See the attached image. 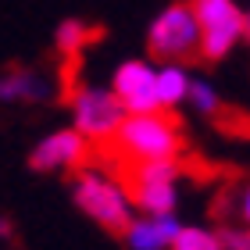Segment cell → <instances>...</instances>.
<instances>
[{
  "mask_svg": "<svg viewBox=\"0 0 250 250\" xmlns=\"http://www.w3.org/2000/svg\"><path fill=\"white\" fill-rule=\"evenodd\" d=\"M72 200L89 222H97L100 229H107V232H122L125 222L136 214L129 186L118 183L115 175H107L104 168H86V172H79L75 183H72Z\"/></svg>",
  "mask_w": 250,
  "mask_h": 250,
  "instance_id": "obj_1",
  "label": "cell"
},
{
  "mask_svg": "<svg viewBox=\"0 0 250 250\" xmlns=\"http://www.w3.org/2000/svg\"><path fill=\"white\" fill-rule=\"evenodd\" d=\"M111 140L118 143L125 157L136 165L143 161H172L183 150V132L165 111H146V115H125Z\"/></svg>",
  "mask_w": 250,
  "mask_h": 250,
  "instance_id": "obj_2",
  "label": "cell"
},
{
  "mask_svg": "<svg viewBox=\"0 0 250 250\" xmlns=\"http://www.w3.org/2000/svg\"><path fill=\"white\" fill-rule=\"evenodd\" d=\"M189 7L200 25L197 50L208 61H225L250 36V15L236 0H193Z\"/></svg>",
  "mask_w": 250,
  "mask_h": 250,
  "instance_id": "obj_3",
  "label": "cell"
},
{
  "mask_svg": "<svg viewBox=\"0 0 250 250\" xmlns=\"http://www.w3.org/2000/svg\"><path fill=\"white\" fill-rule=\"evenodd\" d=\"M179 157L172 161H143L136 165L129 197L140 214H175L179 208Z\"/></svg>",
  "mask_w": 250,
  "mask_h": 250,
  "instance_id": "obj_4",
  "label": "cell"
},
{
  "mask_svg": "<svg viewBox=\"0 0 250 250\" xmlns=\"http://www.w3.org/2000/svg\"><path fill=\"white\" fill-rule=\"evenodd\" d=\"M122 118H125V107L111 93V86H83L72 93V129L86 143L111 140Z\"/></svg>",
  "mask_w": 250,
  "mask_h": 250,
  "instance_id": "obj_5",
  "label": "cell"
},
{
  "mask_svg": "<svg viewBox=\"0 0 250 250\" xmlns=\"http://www.w3.org/2000/svg\"><path fill=\"white\" fill-rule=\"evenodd\" d=\"M197 43L200 25L189 4H168L146 29V47L161 61H186L189 54H197Z\"/></svg>",
  "mask_w": 250,
  "mask_h": 250,
  "instance_id": "obj_6",
  "label": "cell"
},
{
  "mask_svg": "<svg viewBox=\"0 0 250 250\" xmlns=\"http://www.w3.org/2000/svg\"><path fill=\"white\" fill-rule=\"evenodd\" d=\"M89 154V143L79 136L75 129H58V132H47L43 140L29 150V168L40 175L47 172H72V168H79L86 161Z\"/></svg>",
  "mask_w": 250,
  "mask_h": 250,
  "instance_id": "obj_7",
  "label": "cell"
},
{
  "mask_svg": "<svg viewBox=\"0 0 250 250\" xmlns=\"http://www.w3.org/2000/svg\"><path fill=\"white\" fill-rule=\"evenodd\" d=\"M111 93L118 97V104L125 107V115H146L157 111L154 97V64L150 61H122L111 75Z\"/></svg>",
  "mask_w": 250,
  "mask_h": 250,
  "instance_id": "obj_8",
  "label": "cell"
},
{
  "mask_svg": "<svg viewBox=\"0 0 250 250\" xmlns=\"http://www.w3.org/2000/svg\"><path fill=\"white\" fill-rule=\"evenodd\" d=\"M175 214H132L129 222H125V247L129 250H168L172 247V236L179 229Z\"/></svg>",
  "mask_w": 250,
  "mask_h": 250,
  "instance_id": "obj_9",
  "label": "cell"
},
{
  "mask_svg": "<svg viewBox=\"0 0 250 250\" xmlns=\"http://www.w3.org/2000/svg\"><path fill=\"white\" fill-rule=\"evenodd\" d=\"M54 97V79L36 68H15L0 75V104H43Z\"/></svg>",
  "mask_w": 250,
  "mask_h": 250,
  "instance_id": "obj_10",
  "label": "cell"
},
{
  "mask_svg": "<svg viewBox=\"0 0 250 250\" xmlns=\"http://www.w3.org/2000/svg\"><path fill=\"white\" fill-rule=\"evenodd\" d=\"M193 72L183 61H165L161 68H154V97L157 111H172L186 104V89H189Z\"/></svg>",
  "mask_w": 250,
  "mask_h": 250,
  "instance_id": "obj_11",
  "label": "cell"
},
{
  "mask_svg": "<svg viewBox=\"0 0 250 250\" xmlns=\"http://www.w3.org/2000/svg\"><path fill=\"white\" fill-rule=\"evenodd\" d=\"M168 250H222L218 229H211V225H179Z\"/></svg>",
  "mask_w": 250,
  "mask_h": 250,
  "instance_id": "obj_12",
  "label": "cell"
},
{
  "mask_svg": "<svg viewBox=\"0 0 250 250\" xmlns=\"http://www.w3.org/2000/svg\"><path fill=\"white\" fill-rule=\"evenodd\" d=\"M186 104L197 111V115L211 118V115H218L222 100H218V89H214L208 79H197V75H193V79H189V89H186Z\"/></svg>",
  "mask_w": 250,
  "mask_h": 250,
  "instance_id": "obj_13",
  "label": "cell"
},
{
  "mask_svg": "<svg viewBox=\"0 0 250 250\" xmlns=\"http://www.w3.org/2000/svg\"><path fill=\"white\" fill-rule=\"evenodd\" d=\"M86 40H89V25H86V21H79V18H64L58 25V32H54V47H58L61 54H68V58L83 50Z\"/></svg>",
  "mask_w": 250,
  "mask_h": 250,
  "instance_id": "obj_14",
  "label": "cell"
},
{
  "mask_svg": "<svg viewBox=\"0 0 250 250\" xmlns=\"http://www.w3.org/2000/svg\"><path fill=\"white\" fill-rule=\"evenodd\" d=\"M218 243L222 250H250V229L247 225H225V229H218Z\"/></svg>",
  "mask_w": 250,
  "mask_h": 250,
  "instance_id": "obj_15",
  "label": "cell"
},
{
  "mask_svg": "<svg viewBox=\"0 0 250 250\" xmlns=\"http://www.w3.org/2000/svg\"><path fill=\"white\" fill-rule=\"evenodd\" d=\"M11 232H15V229H11V218H7V214H0V243H7Z\"/></svg>",
  "mask_w": 250,
  "mask_h": 250,
  "instance_id": "obj_16",
  "label": "cell"
}]
</instances>
